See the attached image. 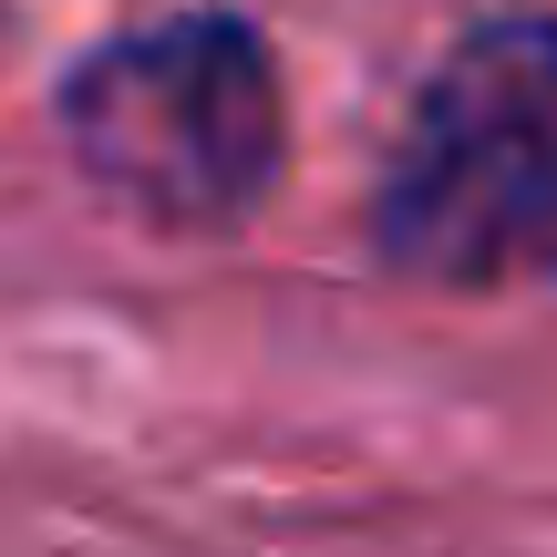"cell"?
I'll return each mask as SVG.
<instances>
[{
  "label": "cell",
  "mask_w": 557,
  "mask_h": 557,
  "mask_svg": "<svg viewBox=\"0 0 557 557\" xmlns=\"http://www.w3.org/2000/svg\"><path fill=\"white\" fill-rule=\"evenodd\" d=\"M372 259L413 289H557V11H496L423 73L372 186Z\"/></svg>",
  "instance_id": "6da1fadb"
},
{
  "label": "cell",
  "mask_w": 557,
  "mask_h": 557,
  "mask_svg": "<svg viewBox=\"0 0 557 557\" xmlns=\"http://www.w3.org/2000/svg\"><path fill=\"white\" fill-rule=\"evenodd\" d=\"M83 186L156 238H227L278 197L289 94L248 11H165L94 41L52 94Z\"/></svg>",
  "instance_id": "7a4b0ae2"
}]
</instances>
